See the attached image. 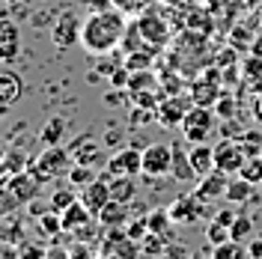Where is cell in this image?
Here are the masks:
<instances>
[{"instance_id":"cell-1","label":"cell","mask_w":262,"mask_h":259,"mask_svg":"<svg viewBox=\"0 0 262 259\" xmlns=\"http://www.w3.org/2000/svg\"><path fill=\"white\" fill-rule=\"evenodd\" d=\"M125 12H119L116 6H107V9H93L90 15L81 21V48L93 57H101V54H111V51L119 48L122 42V33L128 27L125 21Z\"/></svg>"},{"instance_id":"cell-2","label":"cell","mask_w":262,"mask_h":259,"mask_svg":"<svg viewBox=\"0 0 262 259\" xmlns=\"http://www.w3.org/2000/svg\"><path fill=\"white\" fill-rule=\"evenodd\" d=\"M72 164H75V158H72L69 146L54 143V146H45V149H42V152L27 164V170H30L33 176L45 185V182H54L57 176L69 173V167H72Z\"/></svg>"},{"instance_id":"cell-3","label":"cell","mask_w":262,"mask_h":259,"mask_svg":"<svg viewBox=\"0 0 262 259\" xmlns=\"http://www.w3.org/2000/svg\"><path fill=\"white\" fill-rule=\"evenodd\" d=\"M137 24H140V33L146 39V48L161 54L164 48H170V39H173V30H170V21L164 18V12H158L155 6H149L146 12L137 15Z\"/></svg>"},{"instance_id":"cell-4","label":"cell","mask_w":262,"mask_h":259,"mask_svg":"<svg viewBox=\"0 0 262 259\" xmlns=\"http://www.w3.org/2000/svg\"><path fill=\"white\" fill-rule=\"evenodd\" d=\"M214 125H217L214 107L194 104V107L185 114V119H182V134H185V140H191V143H206L214 134Z\"/></svg>"},{"instance_id":"cell-5","label":"cell","mask_w":262,"mask_h":259,"mask_svg":"<svg viewBox=\"0 0 262 259\" xmlns=\"http://www.w3.org/2000/svg\"><path fill=\"white\" fill-rule=\"evenodd\" d=\"M188 93L194 98V104H203V107H214V101L224 96V75L217 66H206L203 75L196 81L188 83Z\"/></svg>"},{"instance_id":"cell-6","label":"cell","mask_w":262,"mask_h":259,"mask_svg":"<svg viewBox=\"0 0 262 259\" xmlns=\"http://www.w3.org/2000/svg\"><path fill=\"white\" fill-rule=\"evenodd\" d=\"M170 218H173V224H182V227H191L196 221H203V218H209V203H203L196 194H182L176 197L170 206Z\"/></svg>"},{"instance_id":"cell-7","label":"cell","mask_w":262,"mask_h":259,"mask_svg":"<svg viewBox=\"0 0 262 259\" xmlns=\"http://www.w3.org/2000/svg\"><path fill=\"white\" fill-rule=\"evenodd\" d=\"M104 170L111 176H143V149L137 146H119L107 158Z\"/></svg>"},{"instance_id":"cell-8","label":"cell","mask_w":262,"mask_h":259,"mask_svg":"<svg viewBox=\"0 0 262 259\" xmlns=\"http://www.w3.org/2000/svg\"><path fill=\"white\" fill-rule=\"evenodd\" d=\"M194 107V98L191 96H164L161 104H158V111H155V119H158V125L164 128H182V119L185 114Z\"/></svg>"},{"instance_id":"cell-9","label":"cell","mask_w":262,"mask_h":259,"mask_svg":"<svg viewBox=\"0 0 262 259\" xmlns=\"http://www.w3.org/2000/svg\"><path fill=\"white\" fill-rule=\"evenodd\" d=\"M247 161V152L245 146L238 143L235 137H221V143L214 146V167L224 170V173H238Z\"/></svg>"},{"instance_id":"cell-10","label":"cell","mask_w":262,"mask_h":259,"mask_svg":"<svg viewBox=\"0 0 262 259\" xmlns=\"http://www.w3.org/2000/svg\"><path fill=\"white\" fill-rule=\"evenodd\" d=\"M170 164H173V146L152 143L143 149V176L146 179L170 176Z\"/></svg>"},{"instance_id":"cell-11","label":"cell","mask_w":262,"mask_h":259,"mask_svg":"<svg viewBox=\"0 0 262 259\" xmlns=\"http://www.w3.org/2000/svg\"><path fill=\"white\" fill-rule=\"evenodd\" d=\"M51 39L60 48L81 45V21H78V15L75 12H63V15L54 21V27H51Z\"/></svg>"},{"instance_id":"cell-12","label":"cell","mask_w":262,"mask_h":259,"mask_svg":"<svg viewBox=\"0 0 262 259\" xmlns=\"http://www.w3.org/2000/svg\"><path fill=\"white\" fill-rule=\"evenodd\" d=\"M227 185H229V173H224V170L214 167L212 173H206V176L196 179L194 194L200 197L203 203H214V200H221V197L227 194Z\"/></svg>"},{"instance_id":"cell-13","label":"cell","mask_w":262,"mask_h":259,"mask_svg":"<svg viewBox=\"0 0 262 259\" xmlns=\"http://www.w3.org/2000/svg\"><path fill=\"white\" fill-rule=\"evenodd\" d=\"M69 152H72V158L78 164H90V167H104V155H101V146L96 140H90V131L81 134L78 140H72L69 143Z\"/></svg>"},{"instance_id":"cell-14","label":"cell","mask_w":262,"mask_h":259,"mask_svg":"<svg viewBox=\"0 0 262 259\" xmlns=\"http://www.w3.org/2000/svg\"><path fill=\"white\" fill-rule=\"evenodd\" d=\"M30 232H27V218H24V211L18 209L12 214H6V218H0V244H21L27 239Z\"/></svg>"},{"instance_id":"cell-15","label":"cell","mask_w":262,"mask_h":259,"mask_svg":"<svg viewBox=\"0 0 262 259\" xmlns=\"http://www.w3.org/2000/svg\"><path fill=\"white\" fill-rule=\"evenodd\" d=\"M81 203L93 211V214H98V211L104 209V206L111 203V185H107V176H98L96 182H90L86 188H81Z\"/></svg>"},{"instance_id":"cell-16","label":"cell","mask_w":262,"mask_h":259,"mask_svg":"<svg viewBox=\"0 0 262 259\" xmlns=\"http://www.w3.org/2000/svg\"><path fill=\"white\" fill-rule=\"evenodd\" d=\"M21 54V36L12 21H0V63H15Z\"/></svg>"},{"instance_id":"cell-17","label":"cell","mask_w":262,"mask_h":259,"mask_svg":"<svg viewBox=\"0 0 262 259\" xmlns=\"http://www.w3.org/2000/svg\"><path fill=\"white\" fill-rule=\"evenodd\" d=\"M170 176H173V182H182V185H188V182H194V179H196V170H194V164H191V155H188V149H185L179 140L173 143Z\"/></svg>"},{"instance_id":"cell-18","label":"cell","mask_w":262,"mask_h":259,"mask_svg":"<svg viewBox=\"0 0 262 259\" xmlns=\"http://www.w3.org/2000/svg\"><path fill=\"white\" fill-rule=\"evenodd\" d=\"M242 90H250L262 96V57L259 54H250L247 60H242Z\"/></svg>"},{"instance_id":"cell-19","label":"cell","mask_w":262,"mask_h":259,"mask_svg":"<svg viewBox=\"0 0 262 259\" xmlns=\"http://www.w3.org/2000/svg\"><path fill=\"white\" fill-rule=\"evenodd\" d=\"M24 96V81L21 75L12 69H0V104H15L18 98Z\"/></svg>"},{"instance_id":"cell-20","label":"cell","mask_w":262,"mask_h":259,"mask_svg":"<svg viewBox=\"0 0 262 259\" xmlns=\"http://www.w3.org/2000/svg\"><path fill=\"white\" fill-rule=\"evenodd\" d=\"M131 218V206L128 203H116V200H111L104 209L96 214V221L101 224V229H111V227H125Z\"/></svg>"},{"instance_id":"cell-21","label":"cell","mask_w":262,"mask_h":259,"mask_svg":"<svg viewBox=\"0 0 262 259\" xmlns=\"http://www.w3.org/2000/svg\"><path fill=\"white\" fill-rule=\"evenodd\" d=\"M104 176H107V185H111V200H116V203L137 200V176H111L107 170H104Z\"/></svg>"},{"instance_id":"cell-22","label":"cell","mask_w":262,"mask_h":259,"mask_svg":"<svg viewBox=\"0 0 262 259\" xmlns=\"http://www.w3.org/2000/svg\"><path fill=\"white\" fill-rule=\"evenodd\" d=\"M60 218H63V229H66V232H75V229L86 227V224H90L96 214L86 209L81 200H75V203H72V206H69L66 211H60Z\"/></svg>"},{"instance_id":"cell-23","label":"cell","mask_w":262,"mask_h":259,"mask_svg":"<svg viewBox=\"0 0 262 259\" xmlns=\"http://www.w3.org/2000/svg\"><path fill=\"white\" fill-rule=\"evenodd\" d=\"M188 155H191V164H194V170H196V179L214 170V146L194 143L191 149H188Z\"/></svg>"},{"instance_id":"cell-24","label":"cell","mask_w":262,"mask_h":259,"mask_svg":"<svg viewBox=\"0 0 262 259\" xmlns=\"http://www.w3.org/2000/svg\"><path fill=\"white\" fill-rule=\"evenodd\" d=\"M149 221V232H158L167 239V244L176 242V232H173V218H170V209H149L146 214Z\"/></svg>"},{"instance_id":"cell-25","label":"cell","mask_w":262,"mask_h":259,"mask_svg":"<svg viewBox=\"0 0 262 259\" xmlns=\"http://www.w3.org/2000/svg\"><path fill=\"white\" fill-rule=\"evenodd\" d=\"M27 203L21 200V194H18L15 188L9 185V176L0 182V218H6V214H12V211L24 209Z\"/></svg>"},{"instance_id":"cell-26","label":"cell","mask_w":262,"mask_h":259,"mask_svg":"<svg viewBox=\"0 0 262 259\" xmlns=\"http://www.w3.org/2000/svg\"><path fill=\"white\" fill-rule=\"evenodd\" d=\"M66 128H69V122H66V116L54 114L45 122V128H42V134H39V140L45 146H54V143H63L66 140Z\"/></svg>"},{"instance_id":"cell-27","label":"cell","mask_w":262,"mask_h":259,"mask_svg":"<svg viewBox=\"0 0 262 259\" xmlns=\"http://www.w3.org/2000/svg\"><path fill=\"white\" fill-rule=\"evenodd\" d=\"M253 188L256 185H250L247 179H229V185H227V194H224V200L227 203H232V206H245L247 200L253 197Z\"/></svg>"},{"instance_id":"cell-28","label":"cell","mask_w":262,"mask_h":259,"mask_svg":"<svg viewBox=\"0 0 262 259\" xmlns=\"http://www.w3.org/2000/svg\"><path fill=\"white\" fill-rule=\"evenodd\" d=\"M185 27L188 30H196V33H203V36H212L214 30V18L212 12H206V9H188L185 12Z\"/></svg>"},{"instance_id":"cell-29","label":"cell","mask_w":262,"mask_h":259,"mask_svg":"<svg viewBox=\"0 0 262 259\" xmlns=\"http://www.w3.org/2000/svg\"><path fill=\"white\" fill-rule=\"evenodd\" d=\"M66 176H69V185H75V188H86L90 182H96L98 179V167H90V164H78L75 161L72 167H69Z\"/></svg>"},{"instance_id":"cell-30","label":"cell","mask_w":262,"mask_h":259,"mask_svg":"<svg viewBox=\"0 0 262 259\" xmlns=\"http://www.w3.org/2000/svg\"><path fill=\"white\" fill-rule=\"evenodd\" d=\"M119 48H122V54H131V51L146 48V39H143V33H140L137 18H134V21H128V27H125V33H122V42H119Z\"/></svg>"},{"instance_id":"cell-31","label":"cell","mask_w":262,"mask_h":259,"mask_svg":"<svg viewBox=\"0 0 262 259\" xmlns=\"http://www.w3.org/2000/svg\"><path fill=\"white\" fill-rule=\"evenodd\" d=\"M155 87H158V75H155V69H140V72H131L128 93H143V90H155Z\"/></svg>"},{"instance_id":"cell-32","label":"cell","mask_w":262,"mask_h":259,"mask_svg":"<svg viewBox=\"0 0 262 259\" xmlns=\"http://www.w3.org/2000/svg\"><path fill=\"white\" fill-rule=\"evenodd\" d=\"M36 224H39V232L42 235H48V239H54V235H60L63 232V218H60V211H42L39 218H36Z\"/></svg>"},{"instance_id":"cell-33","label":"cell","mask_w":262,"mask_h":259,"mask_svg":"<svg viewBox=\"0 0 262 259\" xmlns=\"http://www.w3.org/2000/svg\"><path fill=\"white\" fill-rule=\"evenodd\" d=\"M155 51L149 48H140V51H131L125 54V66H128V72H140V69H155Z\"/></svg>"},{"instance_id":"cell-34","label":"cell","mask_w":262,"mask_h":259,"mask_svg":"<svg viewBox=\"0 0 262 259\" xmlns=\"http://www.w3.org/2000/svg\"><path fill=\"white\" fill-rule=\"evenodd\" d=\"M212 256L214 259H242V256H247V244L229 239V242H224V244H214Z\"/></svg>"},{"instance_id":"cell-35","label":"cell","mask_w":262,"mask_h":259,"mask_svg":"<svg viewBox=\"0 0 262 259\" xmlns=\"http://www.w3.org/2000/svg\"><path fill=\"white\" fill-rule=\"evenodd\" d=\"M78 200V191H75V185H69V188H57L54 194H51V200H48V209H54V211H66L72 203Z\"/></svg>"},{"instance_id":"cell-36","label":"cell","mask_w":262,"mask_h":259,"mask_svg":"<svg viewBox=\"0 0 262 259\" xmlns=\"http://www.w3.org/2000/svg\"><path fill=\"white\" fill-rule=\"evenodd\" d=\"M140 253L143 256H167V239L158 232H146V239L140 242Z\"/></svg>"},{"instance_id":"cell-37","label":"cell","mask_w":262,"mask_h":259,"mask_svg":"<svg viewBox=\"0 0 262 259\" xmlns=\"http://www.w3.org/2000/svg\"><path fill=\"white\" fill-rule=\"evenodd\" d=\"M235 140H238V143L245 146L247 158H256V155H262V131H259V128L242 131V134H238Z\"/></svg>"},{"instance_id":"cell-38","label":"cell","mask_w":262,"mask_h":259,"mask_svg":"<svg viewBox=\"0 0 262 259\" xmlns=\"http://www.w3.org/2000/svg\"><path fill=\"white\" fill-rule=\"evenodd\" d=\"M253 30L250 27H245V24H235L232 30H229V45L235 51H250V45H253Z\"/></svg>"},{"instance_id":"cell-39","label":"cell","mask_w":262,"mask_h":259,"mask_svg":"<svg viewBox=\"0 0 262 259\" xmlns=\"http://www.w3.org/2000/svg\"><path fill=\"white\" fill-rule=\"evenodd\" d=\"M229 235H232V242H250L253 239V221L247 218V214H238L235 221H232V227H229Z\"/></svg>"},{"instance_id":"cell-40","label":"cell","mask_w":262,"mask_h":259,"mask_svg":"<svg viewBox=\"0 0 262 259\" xmlns=\"http://www.w3.org/2000/svg\"><path fill=\"white\" fill-rule=\"evenodd\" d=\"M119 12H125L128 18H137L140 12H146L149 6H155L158 0H111Z\"/></svg>"},{"instance_id":"cell-41","label":"cell","mask_w":262,"mask_h":259,"mask_svg":"<svg viewBox=\"0 0 262 259\" xmlns=\"http://www.w3.org/2000/svg\"><path fill=\"white\" fill-rule=\"evenodd\" d=\"M214 114H217V119H232V116L238 114V101H235V96L224 90V96L214 101Z\"/></svg>"},{"instance_id":"cell-42","label":"cell","mask_w":262,"mask_h":259,"mask_svg":"<svg viewBox=\"0 0 262 259\" xmlns=\"http://www.w3.org/2000/svg\"><path fill=\"white\" fill-rule=\"evenodd\" d=\"M238 176L247 179L250 185H256V188H259V185H262V155H256V158H247L245 167L238 170Z\"/></svg>"},{"instance_id":"cell-43","label":"cell","mask_w":262,"mask_h":259,"mask_svg":"<svg viewBox=\"0 0 262 259\" xmlns=\"http://www.w3.org/2000/svg\"><path fill=\"white\" fill-rule=\"evenodd\" d=\"M15 250H18V259H48V247L30 242V235L21 244H15Z\"/></svg>"},{"instance_id":"cell-44","label":"cell","mask_w":262,"mask_h":259,"mask_svg":"<svg viewBox=\"0 0 262 259\" xmlns=\"http://www.w3.org/2000/svg\"><path fill=\"white\" fill-rule=\"evenodd\" d=\"M122 63H125V54L111 51V54H101V57H98L96 72H98V75H104V78H111V75H114V69H116V66H122Z\"/></svg>"},{"instance_id":"cell-45","label":"cell","mask_w":262,"mask_h":259,"mask_svg":"<svg viewBox=\"0 0 262 259\" xmlns=\"http://www.w3.org/2000/svg\"><path fill=\"white\" fill-rule=\"evenodd\" d=\"M125 232H128V239H134V242H143L149 232V221L146 214H131L128 224H125Z\"/></svg>"},{"instance_id":"cell-46","label":"cell","mask_w":262,"mask_h":259,"mask_svg":"<svg viewBox=\"0 0 262 259\" xmlns=\"http://www.w3.org/2000/svg\"><path fill=\"white\" fill-rule=\"evenodd\" d=\"M229 239H232V235H229V227L227 224H221V221H217V218H214V221H209V227H206V242L212 244H224V242H229Z\"/></svg>"},{"instance_id":"cell-47","label":"cell","mask_w":262,"mask_h":259,"mask_svg":"<svg viewBox=\"0 0 262 259\" xmlns=\"http://www.w3.org/2000/svg\"><path fill=\"white\" fill-rule=\"evenodd\" d=\"M128 78H131V72H128V66L122 63V66L114 69V75H111L107 81H111V87H116V90H128Z\"/></svg>"},{"instance_id":"cell-48","label":"cell","mask_w":262,"mask_h":259,"mask_svg":"<svg viewBox=\"0 0 262 259\" xmlns=\"http://www.w3.org/2000/svg\"><path fill=\"white\" fill-rule=\"evenodd\" d=\"M149 122H158V119H155V111H149V107H137V104H134L131 125H149Z\"/></svg>"},{"instance_id":"cell-49","label":"cell","mask_w":262,"mask_h":259,"mask_svg":"<svg viewBox=\"0 0 262 259\" xmlns=\"http://www.w3.org/2000/svg\"><path fill=\"white\" fill-rule=\"evenodd\" d=\"M96 250L93 247H86V242H75V244H69V256L72 259H83V256H93Z\"/></svg>"},{"instance_id":"cell-50","label":"cell","mask_w":262,"mask_h":259,"mask_svg":"<svg viewBox=\"0 0 262 259\" xmlns=\"http://www.w3.org/2000/svg\"><path fill=\"white\" fill-rule=\"evenodd\" d=\"M167 9H179V12H185V9H194V6H200V0H161Z\"/></svg>"},{"instance_id":"cell-51","label":"cell","mask_w":262,"mask_h":259,"mask_svg":"<svg viewBox=\"0 0 262 259\" xmlns=\"http://www.w3.org/2000/svg\"><path fill=\"white\" fill-rule=\"evenodd\" d=\"M125 96H128V93H125V90H111V93H107V96H104V104H111V107H119V104H122V101H125Z\"/></svg>"},{"instance_id":"cell-52","label":"cell","mask_w":262,"mask_h":259,"mask_svg":"<svg viewBox=\"0 0 262 259\" xmlns=\"http://www.w3.org/2000/svg\"><path fill=\"white\" fill-rule=\"evenodd\" d=\"M221 122H224V125H221V134H224V137H238V134L245 131V128L235 125V116H232V119H221Z\"/></svg>"},{"instance_id":"cell-53","label":"cell","mask_w":262,"mask_h":259,"mask_svg":"<svg viewBox=\"0 0 262 259\" xmlns=\"http://www.w3.org/2000/svg\"><path fill=\"white\" fill-rule=\"evenodd\" d=\"M247 256L262 259V239H250V242H247Z\"/></svg>"},{"instance_id":"cell-54","label":"cell","mask_w":262,"mask_h":259,"mask_svg":"<svg viewBox=\"0 0 262 259\" xmlns=\"http://www.w3.org/2000/svg\"><path fill=\"white\" fill-rule=\"evenodd\" d=\"M214 218H217V221H221V224H227V227H232V221H235V218H238V211H232V209H224V211H217V214H214Z\"/></svg>"},{"instance_id":"cell-55","label":"cell","mask_w":262,"mask_h":259,"mask_svg":"<svg viewBox=\"0 0 262 259\" xmlns=\"http://www.w3.org/2000/svg\"><path fill=\"white\" fill-rule=\"evenodd\" d=\"M167 256H191V250L188 247H182V244H167Z\"/></svg>"},{"instance_id":"cell-56","label":"cell","mask_w":262,"mask_h":259,"mask_svg":"<svg viewBox=\"0 0 262 259\" xmlns=\"http://www.w3.org/2000/svg\"><path fill=\"white\" fill-rule=\"evenodd\" d=\"M66 256H69V247H60V244L48 247V259H66Z\"/></svg>"},{"instance_id":"cell-57","label":"cell","mask_w":262,"mask_h":259,"mask_svg":"<svg viewBox=\"0 0 262 259\" xmlns=\"http://www.w3.org/2000/svg\"><path fill=\"white\" fill-rule=\"evenodd\" d=\"M119 140H122V131H107V134H104V146H116V149H119Z\"/></svg>"},{"instance_id":"cell-58","label":"cell","mask_w":262,"mask_h":259,"mask_svg":"<svg viewBox=\"0 0 262 259\" xmlns=\"http://www.w3.org/2000/svg\"><path fill=\"white\" fill-rule=\"evenodd\" d=\"M250 54H259V57H262V36H259V39H253V45H250Z\"/></svg>"},{"instance_id":"cell-59","label":"cell","mask_w":262,"mask_h":259,"mask_svg":"<svg viewBox=\"0 0 262 259\" xmlns=\"http://www.w3.org/2000/svg\"><path fill=\"white\" fill-rule=\"evenodd\" d=\"M6 116H9V104H0V122H3Z\"/></svg>"},{"instance_id":"cell-60","label":"cell","mask_w":262,"mask_h":259,"mask_svg":"<svg viewBox=\"0 0 262 259\" xmlns=\"http://www.w3.org/2000/svg\"><path fill=\"white\" fill-rule=\"evenodd\" d=\"M256 116H259V119H262V98H259V101H256Z\"/></svg>"},{"instance_id":"cell-61","label":"cell","mask_w":262,"mask_h":259,"mask_svg":"<svg viewBox=\"0 0 262 259\" xmlns=\"http://www.w3.org/2000/svg\"><path fill=\"white\" fill-rule=\"evenodd\" d=\"M3 155H6V146L0 143V161H3Z\"/></svg>"}]
</instances>
